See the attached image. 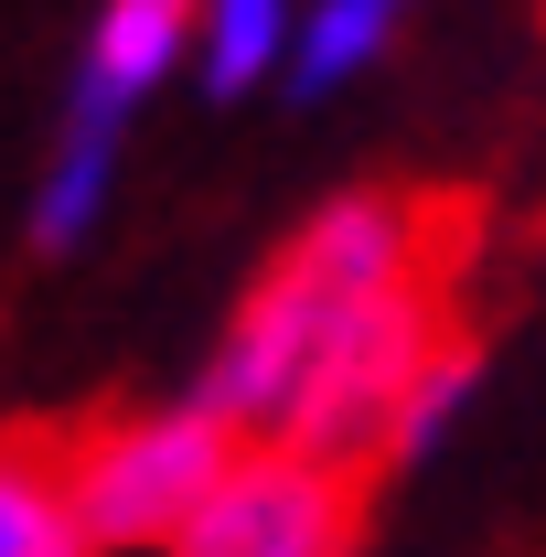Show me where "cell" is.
<instances>
[{
    "instance_id": "cell-1",
    "label": "cell",
    "mask_w": 546,
    "mask_h": 557,
    "mask_svg": "<svg viewBox=\"0 0 546 557\" xmlns=\"http://www.w3.org/2000/svg\"><path fill=\"white\" fill-rule=\"evenodd\" d=\"M397 258H408V205L353 194V205H333L322 225H300V236L278 247V269L247 289V311H236L225 354L204 364V408L236 418V429L289 418L300 375H311V354L333 344V322H343V311H353L386 269H397Z\"/></svg>"
},
{
    "instance_id": "cell-2",
    "label": "cell",
    "mask_w": 546,
    "mask_h": 557,
    "mask_svg": "<svg viewBox=\"0 0 546 557\" xmlns=\"http://www.w3.org/2000/svg\"><path fill=\"white\" fill-rule=\"evenodd\" d=\"M236 461V418L204 397L172 418H75V515L86 547H129V536H183L194 504Z\"/></svg>"
},
{
    "instance_id": "cell-3",
    "label": "cell",
    "mask_w": 546,
    "mask_h": 557,
    "mask_svg": "<svg viewBox=\"0 0 546 557\" xmlns=\"http://www.w3.org/2000/svg\"><path fill=\"white\" fill-rule=\"evenodd\" d=\"M364 515H375V483L364 472L278 440V450H236L225 461V483L194 504L183 547L194 557H322V547H353Z\"/></svg>"
},
{
    "instance_id": "cell-4",
    "label": "cell",
    "mask_w": 546,
    "mask_h": 557,
    "mask_svg": "<svg viewBox=\"0 0 546 557\" xmlns=\"http://www.w3.org/2000/svg\"><path fill=\"white\" fill-rule=\"evenodd\" d=\"M86 547L75 515V418H11L0 429V557Z\"/></svg>"
},
{
    "instance_id": "cell-5",
    "label": "cell",
    "mask_w": 546,
    "mask_h": 557,
    "mask_svg": "<svg viewBox=\"0 0 546 557\" xmlns=\"http://www.w3.org/2000/svg\"><path fill=\"white\" fill-rule=\"evenodd\" d=\"M172 44H183V0H119V11L97 22L86 86H108V97H139L150 75L172 65Z\"/></svg>"
},
{
    "instance_id": "cell-6",
    "label": "cell",
    "mask_w": 546,
    "mask_h": 557,
    "mask_svg": "<svg viewBox=\"0 0 546 557\" xmlns=\"http://www.w3.org/2000/svg\"><path fill=\"white\" fill-rule=\"evenodd\" d=\"M397 11H408V0H322V22H311V44H300V97L343 86V75L386 44V22H397Z\"/></svg>"
},
{
    "instance_id": "cell-7",
    "label": "cell",
    "mask_w": 546,
    "mask_h": 557,
    "mask_svg": "<svg viewBox=\"0 0 546 557\" xmlns=\"http://www.w3.org/2000/svg\"><path fill=\"white\" fill-rule=\"evenodd\" d=\"M472 375H482V344H472V333H450V344L429 354V375H418V386H408V408H397V472H408L418 450L450 429V408L472 397Z\"/></svg>"
},
{
    "instance_id": "cell-8",
    "label": "cell",
    "mask_w": 546,
    "mask_h": 557,
    "mask_svg": "<svg viewBox=\"0 0 546 557\" xmlns=\"http://www.w3.org/2000/svg\"><path fill=\"white\" fill-rule=\"evenodd\" d=\"M269 54H278V0H214V44H204V86L214 97L258 86Z\"/></svg>"
},
{
    "instance_id": "cell-9",
    "label": "cell",
    "mask_w": 546,
    "mask_h": 557,
    "mask_svg": "<svg viewBox=\"0 0 546 557\" xmlns=\"http://www.w3.org/2000/svg\"><path fill=\"white\" fill-rule=\"evenodd\" d=\"M183 11H194V0H183Z\"/></svg>"
}]
</instances>
